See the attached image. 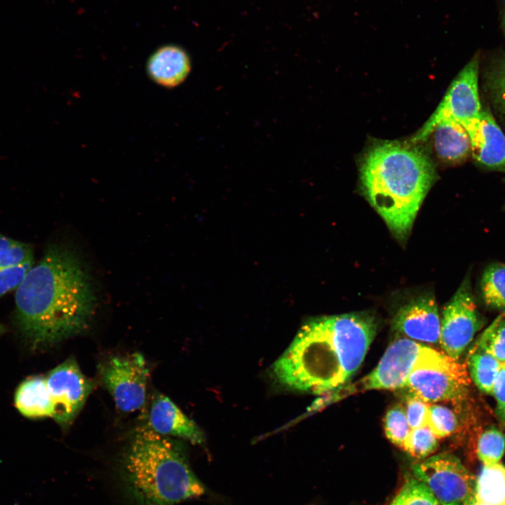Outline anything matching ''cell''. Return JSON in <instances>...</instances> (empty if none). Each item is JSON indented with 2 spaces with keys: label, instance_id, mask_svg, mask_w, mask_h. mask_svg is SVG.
I'll return each mask as SVG.
<instances>
[{
  "label": "cell",
  "instance_id": "cell-25",
  "mask_svg": "<svg viewBox=\"0 0 505 505\" xmlns=\"http://www.w3.org/2000/svg\"><path fill=\"white\" fill-rule=\"evenodd\" d=\"M410 431L405 408L398 404L389 409L384 417V431L387 438L403 449Z\"/></svg>",
  "mask_w": 505,
  "mask_h": 505
},
{
  "label": "cell",
  "instance_id": "cell-32",
  "mask_svg": "<svg viewBox=\"0 0 505 505\" xmlns=\"http://www.w3.org/2000/svg\"><path fill=\"white\" fill-rule=\"evenodd\" d=\"M464 505H486V504L478 501L474 498V496H473V497L469 501H467Z\"/></svg>",
  "mask_w": 505,
  "mask_h": 505
},
{
  "label": "cell",
  "instance_id": "cell-22",
  "mask_svg": "<svg viewBox=\"0 0 505 505\" xmlns=\"http://www.w3.org/2000/svg\"><path fill=\"white\" fill-rule=\"evenodd\" d=\"M505 314L499 315L476 343L499 361H505Z\"/></svg>",
  "mask_w": 505,
  "mask_h": 505
},
{
  "label": "cell",
  "instance_id": "cell-18",
  "mask_svg": "<svg viewBox=\"0 0 505 505\" xmlns=\"http://www.w3.org/2000/svg\"><path fill=\"white\" fill-rule=\"evenodd\" d=\"M474 498L486 505H505V466H483L474 485Z\"/></svg>",
  "mask_w": 505,
  "mask_h": 505
},
{
  "label": "cell",
  "instance_id": "cell-7",
  "mask_svg": "<svg viewBox=\"0 0 505 505\" xmlns=\"http://www.w3.org/2000/svg\"><path fill=\"white\" fill-rule=\"evenodd\" d=\"M482 325L467 274L443 309L438 343L445 354L458 361Z\"/></svg>",
  "mask_w": 505,
  "mask_h": 505
},
{
  "label": "cell",
  "instance_id": "cell-35",
  "mask_svg": "<svg viewBox=\"0 0 505 505\" xmlns=\"http://www.w3.org/2000/svg\"><path fill=\"white\" fill-rule=\"evenodd\" d=\"M504 29H505V17H504Z\"/></svg>",
  "mask_w": 505,
  "mask_h": 505
},
{
  "label": "cell",
  "instance_id": "cell-13",
  "mask_svg": "<svg viewBox=\"0 0 505 505\" xmlns=\"http://www.w3.org/2000/svg\"><path fill=\"white\" fill-rule=\"evenodd\" d=\"M465 129L476 161L490 168H505V135L490 112L482 110Z\"/></svg>",
  "mask_w": 505,
  "mask_h": 505
},
{
  "label": "cell",
  "instance_id": "cell-16",
  "mask_svg": "<svg viewBox=\"0 0 505 505\" xmlns=\"http://www.w3.org/2000/svg\"><path fill=\"white\" fill-rule=\"evenodd\" d=\"M434 145L439 157L448 162H459L471 152L468 133L459 123L451 119L440 120L433 127Z\"/></svg>",
  "mask_w": 505,
  "mask_h": 505
},
{
  "label": "cell",
  "instance_id": "cell-24",
  "mask_svg": "<svg viewBox=\"0 0 505 505\" xmlns=\"http://www.w3.org/2000/svg\"><path fill=\"white\" fill-rule=\"evenodd\" d=\"M438 446V438L426 425L411 429L403 449L416 459H424L433 454Z\"/></svg>",
  "mask_w": 505,
  "mask_h": 505
},
{
  "label": "cell",
  "instance_id": "cell-31",
  "mask_svg": "<svg viewBox=\"0 0 505 505\" xmlns=\"http://www.w3.org/2000/svg\"><path fill=\"white\" fill-rule=\"evenodd\" d=\"M494 99L500 110L505 115V60L494 70L491 79Z\"/></svg>",
  "mask_w": 505,
  "mask_h": 505
},
{
  "label": "cell",
  "instance_id": "cell-12",
  "mask_svg": "<svg viewBox=\"0 0 505 505\" xmlns=\"http://www.w3.org/2000/svg\"><path fill=\"white\" fill-rule=\"evenodd\" d=\"M392 328L398 335L418 342H439L440 317L432 295H424L401 307L392 320Z\"/></svg>",
  "mask_w": 505,
  "mask_h": 505
},
{
  "label": "cell",
  "instance_id": "cell-23",
  "mask_svg": "<svg viewBox=\"0 0 505 505\" xmlns=\"http://www.w3.org/2000/svg\"><path fill=\"white\" fill-rule=\"evenodd\" d=\"M390 505H442L431 490L418 479H410Z\"/></svg>",
  "mask_w": 505,
  "mask_h": 505
},
{
  "label": "cell",
  "instance_id": "cell-17",
  "mask_svg": "<svg viewBox=\"0 0 505 505\" xmlns=\"http://www.w3.org/2000/svg\"><path fill=\"white\" fill-rule=\"evenodd\" d=\"M15 404L27 417H52L53 407L46 377H32L22 382L16 391Z\"/></svg>",
  "mask_w": 505,
  "mask_h": 505
},
{
  "label": "cell",
  "instance_id": "cell-30",
  "mask_svg": "<svg viewBox=\"0 0 505 505\" xmlns=\"http://www.w3.org/2000/svg\"><path fill=\"white\" fill-rule=\"evenodd\" d=\"M492 395L496 400V414L505 423V361L501 363L494 383Z\"/></svg>",
  "mask_w": 505,
  "mask_h": 505
},
{
  "label": "cell",
  "instance_id": "cell-26",
  "mask_svg": "<svg viewBox=\"0 0 505 505\" xmlns=\"http://www.w3.org/2000/svg\"><path fill=\"white\" fill-rule=\"evenodd\" d=\"M426 424L438 438H442L454 433L458 427V420L450 408L431 404L428 408Z\"/></svg>",
  "mask_w": 505,
  "mask_h": 505
},
{
  "label": "cell",
  "instance_id": "cell-1",
  "mask_svg": "<svg viewBox=\"0 0 505 505\" xmlns=\"http://www.w3.org/2000/svg\"><path fill=\"white\" fill-rule=\"evenodd\" d=\"M16 318L33 346L58 342L83 330L96 304L91 277L72 249L50 247L17 288Z\"/></svg>",
  "mask_w": 505,
  "mask_h": 505
},
{
  "label": "cell",
  "instance_id": "cell-3",
  "mask_svg": "<svg viewBox=\"0 0 505 505\" xmlns=\"http://www.w3.org/2000/svg\"><path fill=\"white\" fill-rule=\"evenodd\" d=\"M360 173L371 206L398 238L405 237L437 177L429 156L415 146L380 142L365 154Z\"/></svg>",
  "mask_w": 505,
  "mask_h": 505
},
{
  "label": "cell",
  "instance_id": "cell-27",
  "mask_svg": "<svg viewBox=\"0 0 505 505\" xmlns=\"http://www.w3.org/2000/svg\"><path fill=\"white\" fill-rule=\"evenodd\" d=\"M32 261V250L24 243L0 234V269Z\"/></svg>",
  "mask_w": 505,
  "mask_h": 505
},
{
  "label": "cell",
  "instance_id": "cell-14",
  "mask_svg": "<svg viewBox=\"0 0 505 505\" xmlns=\"http://www.w3.org/2000/svg\"><path fill=\"white\" fill-rule=\"evenodd\" d=\"M149 424L152 431L161 436L182 438L196 445L205 442L204 434L197 424L162 394L156 395L152 402Z\"/></svg>",
  "mask_w": 505,
  "mask_h": 505
},
{
  "label": "cell",
  "instance_id": "cell-10",
  "mask_svg": "<svg viewBox=\"0 0 505 505\" xmlns=\"http://www.w3.org/2000/svg\"><path fill=\"white\" fill-rule=\"evenodd\" d=\"M46 380L53 407L52 417L62 426H68L83 408L94 382L73 358L52 370Z\"/></svg>",
  "mask_w": 505,
  "mask_h": 505
},
{
  "label": "cell",
  "instance_id": "cell-28",
  "mask_svg": "<svg viewBox=\"0 0 505 505\" xmlns=\"http://www.w3.org/2000/svg\"><path fill=\"white\" fill-rule=\"evenodd\" d=\"M429 403L408 392L405 397V413L411 429L427 425Z\"/></svg>",
  "mask_w": 505,
  "mask_h": 505
},
{
  "label": "cell",
  "instance_id": "cell-2",
  "mask_svg": "<svg viewBox=\"0 0 505 505\" xmlns=\"http://www.w3.org/2000/svg\"><path fill=\"white\" fill-rule=\"evenodd\" d=\"M376 330L375 318L364 312L310 320L275 361L273 375L283 386L300 392L342 389L361 365Z\"/></svg>",
  "mask_w": 505,
  "mask_h": 505
},
{
  "label": "cell",
  "instance_id": "cell-11",
  "mask_svg": "<svg viewBox=\"0 0 505 505\" xmlns=\"http://www.w3.org/2000/svg\"><path fill=\"white\" fill-rule=\"evenodd\" d=\"M430 346L407 337H398L386 349L377 365L358 383V390L403 389L419 360Z\"/></svg>",
  "mask_w": 505,
  "mask_h": 505
},
{
  "label": "cell",
  "instance_id": "cell-29",
  "mask_svg": "<svg viewBox=\"0 0 505 505\" xmlns=\"http://www.w3.org/2000/svg\"><path fill=\"white\" fill-rule=\"evenodd\" d=\"M32 261L24 264L0 269V297L17 288L32 268Z\"/></svg>",
  "mask_w": 505,
  "mask_h": 505
},
{
  "label": "cell",
  "instance_id": "cell-21",
  "mask_svg": "<svg viewBox=\"0 0 505 505\" xmlns=\"http://www.w3.org/2000/svg\"><path fill=\"white\" fill-rule=\"evenodd\" d=\"M505 451V436L495 426L485 429L479 436L476 454L483 466H491L500 462Z\"/></svg>",
  "mask_w": 505,
  "mask_h": 505
},
{
  "label": "cell",
  "instance_id": "cell-4",
  "mask_svg": "<svg viewBox=\"0 0 505 505\" xmlns=\"http://www.w3.org/2000/svg\"><path fill=\"white\" fill-rule=\"evenodd\" d=\"M116 472L131 505H176L206 492L181 445L151 429L137 432Z\"/></svg>",
  "mask_w": 505,
  "mask_h": 505
},
{
  "label": "cell",
  "instance_id": "cell-19",
  "mask_svg": "<svg viewBox=\"0 0 505 505\" xmlns=\"http://www.w3.org/2000/svg\"><path fill=\"white\" fill-rule=\"evenodd\" d=\"M501 363L476 344L469 352L466 366L471 380L478 389L483 393L492 395Z\"/></svg>",
  "mask_w": 505,
  "mask_h": 505
},
{
  "label": "cell",
  "instance_id": "cell-20",
  "mask_svg": "<svg viewBox=\"0 0 505 505\" xmlns=\"http://www.w3.org/2000/svg\"><path fill=\"white\" fill-rule=\"evenodd\" d=\"M480 288L485 304L505 314V264L488 265L482 274Z\"/></svg>",
  "mask_w": 505,
  "mask_h": 505
},
{
  "label": "cell",
  "instance_id": "cell-34",
  "mask_svg": "<svg viewBox=\"0 0 505 505\" xmlns=\"http://www.w3.org/2000/svg\"><path fill=\"white\" fill-rule=\"evenodd\" d=\"M445 505H459L458 504H445Z\"/></svg>",
  "mask_w": 505,
  "mask_h": 505
},
{
  "label": "cell",
  "instance_id": "cell-5",
  "mask_svg": "<svg viewBox=\"0 0 505 505\" xmlns=\"http://www.w3.org/2000/svg\"><path fill=\"white\" fill-rule=\"evenodd\" d=\"M470 382L466 365L430 347L412 369L403 389L427 403L460 402L469 394Z\"/></svg>",
  "mask_w": 505,
  "mask_h": 505
},
{
  "label": "cell",
  "instance_id": "cell-15",
  "mask_svg": "<svg viewBox=\"0 0 505 505\" xmlns=\"http://www.w3.org/2000/svg\"><path fill=\"white\" fill-rule=\"evenodd\" d=\"M191 69L187 52L175 45H166L155 50L148 60L147 70L156 83L175 87L187 77Z\"/></svg>",
  "mask_w": 505,
  "mask_h": 505
},
{
  "label": "cell",
  "instance_id": "cell-9",
  "mask_svg": "<svg viewBox=\"0 0 505 505\" xmlns=\"http://www.w3.org/2000/svg\"><path fill=\"white\" fill-rule=\"evenodd\" d=\"M478 56L476 55L451 83L435 112L412 138V142L428 138L441 119H451L465 128L478 118L483 110L478 93Z\"/></svg>",
  "mask_w": 505,
  "mask_h": 505
},
{
  "label": "cell",
  "instance_id": "cell-8",
  "mask_svg": "<svg viewBox=\"0 0 505 505\" xmlns=\"http://www.w3.org/2000/svg\"><path fill=\"white\" fill-rule=\"evenodd\" d=\"M442 505H464L474 496V480L461 460L450 453L429 457L412 467Z\"/></svg>",
  "mask_w": 505,
  "mask_h": 505
},
{
  "label": "cell",
  "instance_id": "cell-33",
  "mask_svg": "<svg viewBox=\"0 0 505 505\" xmlns=\"http://www.w3.org/2000/svg\"><path fill=\"white\" fill-rule=\"evenodd\" d=\"M4 331L3 327L0 325V334Z\"/></svg>",
  "mask_w": 505,
  "mask_h": 505
},
{
  "label": "cell",
  "instance_id": "cell-6",
  "mask_svg": "<svg viewBox=\"0 0 505 505\" xmlns=\"http://www.w3.org/2000/svg\"><path fill=\"white\" fill-rule=\"evenodd\" d=\"M99 372L119 410L131 412L142 408L149 370L141 354L111 356L101 363Z\"/></svg>",
  "mask_w": 505,
  "mask_h": 505
}]
</instances>
